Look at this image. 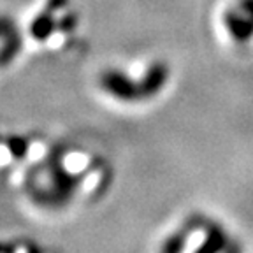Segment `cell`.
<instances>
[{
  "mask_svg": "<svg viewBox=\"0 0 253 253\" xmlns=\"http://www.w3.org/2000/svg\"><path fill=\"white\" fill-rule=\"evenodd\" d=\"M58 28V21L53 20V16H51V11H44L41 12L39 16H37L36 20L32 21L30 25V34L34 39L37 41H46L47 37L51 36L53 32Z\"/></svg>",
  "mask_w": 253,
  "mask_h": 253,
  "instance_id": "8992f818",
  "label": "cell"
},
{
  "mask_svg": "<svg viewBox=\"0 0 253 253\" xmlns=\"http://www.w3.org/2000/svg\"><path fill=\"white\" fill-rule=\"evenodd\" d=\"M7 148H9V151H11L12 157L23 158L28 150V144H27V141L21 137H11L7 141Z\"/></svg>",
  "mask_w": 253,
  "mask_h": 253,
  "instance_id": "ba28073f",
  "label": "cell"
},
{
  "mask_svg": "<svg viewBox=\"0 0 253 253\" xmlns=\"http://www.w3.org/2000/svg\"><path fill=\"white\" fill-rule=\"evenodd\" d=\"M225 253H241V245L239 243H229L225 248Z\"/></svg>",
  "mask_w": 253,
  "mask_h": 253,
  "instance_id": "30bf717a",
  "label": "cell"
},
{
  "mask_svg": "<svg viewBox=\"0 0 253 253\" xmlns=\"http://www.w3.org/2000/svg\"><path fill=\"white\" fill-rule=\"evenodd\" d=\"M234 7L241 11L250 21H253V0H237Z\"/></svg>",
  "mask_w": 253,
  "mask_h": 253,
  "instance_id": "9c48e42d",
  "label": "cell"
},
{
  "mask_svg": "<svg viewBox=\"0 0 253 253\" xmlns=\"http://www.w3.org/2000/svg\"><path fill=\"white\" fill-rule=\"evenodd\" d=\"M223 25H225L229 36L236 42H248L253 37V21H250L241 11L230 7L223 12Z\"/></svg>",
  "mask_w": 253,
  "mask_h": 253,
  "instance_id": "277c9868",
  "label": "cell"
},
{
  "mask_svg": "<svg viewBox=\"0 0 253 253\" xmlns=\"http://www.w3.org/2000/svg\"><path fill=\"white\" fill-rule=\"evenodd\" d=\"M0 39L4 41L0 44V67H5L21 49V36L18 27L7 16H0Z\"/></svg>",
  "mask_w": 253,
  "mask_h": 253,
  "instance_id": "7a4b0ae2",
  "label": "cell"
},
{
  "mask_svg": "<svg viewBox=\"0 0 253 253\" xmlns=\"http://www.w3.org/2000/svg\"><path fill=\"white\" fill-rule=\"evenodd\" d=\"M186 237H188V232H183V230L167 237V241L162 246V253H183L186 246Z\"/></svg>",
  "mask_w": 253,
  "mask_h": 253,
  "instance_id": "52a82bcc",
  "label": "cell"
},
{
  "mask_svg": "<svg viewBox=\"0 0 253 253\" xmlns=\"http://www.w3.org/2000/svg\"><path fill=\"white\" fill-rule=\"evenodd\" d=\"M99 84L107 95L122 102H139L142 100L141 84L130 79L120 69H107L100 74Z\"/></svg>",
  "mask_w": 253,
  "mask_h": 253,
  "instance_id": "6da1fadb",
  "label": "cell"
},
{
  "mask_svg": "<svg viewBox=\"0 0 253 253\" xmlns=\"http://www.w3.org/2000/svg\"><path fill=\"white\" fill-rule=\"evenodd\" d=\"M167 79H169V69H167L166 63H162V62L151 63L150 67H148V71L144 72V76H142V79H139L142 100L157 97V95L164 90Z\"/></svg>",
  "mask_w": 253,
  "mask_h": 253,
  "instance_id": "3957f363",
  "label": "cell"
},
{
  "mask_svg": "<svg viewBox=\"0 0 253 253\" xmlns=\"http://www.w3.org/2000/svg\"><path fill=\"white\" fill-rule=\"evenodd\" d=\"M227 245H229V237H227L225 230L220 225H211L208 229V236H206L204 243L199 246L195 253H220L225 252Z\"/></svg>",
  "mask_w": 253,
  "mask_h": 253,
  "instance_id": "5b68a950",
  "label": "cell"
}]
</instances>
